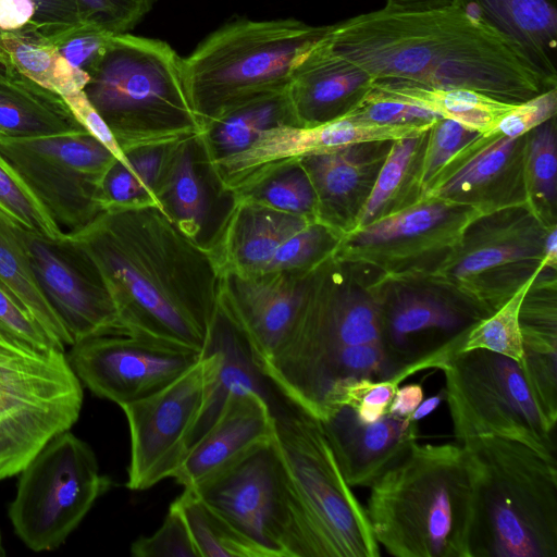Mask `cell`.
I'll return each mask as SVG.
<instances>
[{
    "instance_id": "cell-50",
    "label": "cell",
    "mask_w": 557,
    "mask_h": 557,
    "mask_svg": "<svg viewBox=\"0 0 557 557\" xmlns=\"http://www.w3.org/2000/svg\"><path fill=\"white\" fill-rule=\"evenodd\" d=\"M0 333L24 339L39 348L60 349L64 346L57 343L38 323L23 312L0 289Z\"/></svg>"
},
{
    "instance_id": "cell-13",
    "label": "cell",
    "mask_w": 557,
    "mask_h": 557,
    "mask_svg": "<svg viewBox=\"0 0 557 557\" xmlns=\"http://www.w3.org/2000/svg\"><path fill=\"white\" fill-rule=\"evenodd\" d=\"M111 486L91 447L70 431L53 437L20 472L8 510L16 535L34 552L59 547Z\"/></svg>"
},
{
    "instance_id": "cell-48",
    "label": "cell",
    "mask_w": 557,
    "mask_h": 557,
    "mask_svg": "<svg viewBox=\"0 0 557 557\" xmlns=\"http://www.w3.org/2000/svg\"><path fill=\"white\" fill-rule=\"evenodd\" d=\"M352 120L382 125L429 124L441 117L435 113L400 101L366 95L346 115Z\"/></svg>"
},
{
    "instance_id": "cell-49",
    "label": "cell",
    "mask_w": 557,
    "mask_h": 557,
    "mask_svg": "<svg viewBox=\"0 0 557 557\" xmlns=\"http://www.w3.org/2000/svg\"><path fill=\"white\" fill-rule=\"evenodd\" d=\"M557 113V88L545 91L505 114L487 134L519 137L546 122Z\"/></svg>"
},
{
    "instance_id": "cell-16",
    "label": "cell",
    "mask_w": 557,
    "mask_h": 557,
    "mask_svg": "<svg viewBox=\"0 0 557 557\" xmlns=\"http://www.w3.org/2000/svg\"><path fill=\"white\" fill-rule=\"evenodd\" d=\"M366 284L377 304L380 346L397 372L410 364L442 370L485 318L425 278Z\"/></svg>"
},
{
    "instance_id": "cell-7",
    "label": "cell",
    "mask_w": 557,
    "mask_h": 557,
    "mask_svg": "<svg viewBox=\"0 0 557 557\" xmlns=\"http://www.w3.org/2000/svg\"><path fill=\"white\" fill-rule=\"evenodd\" d=\"M296 18L230 22L183 59L188 97L202 129L227 110L287 89L299 58L326 32Z\"/></svg>"
},
{
    "instance_id": "cell-22",
    "label": "cell",
    "mask_w": 557,
    "mask_h": 557,
    "mask_svg": "<svg viewBox=\"0 0 557 557\" xmlns=\"http://www.w3.org/2000/svg\"><path fill=\"white\" fill-rule=\"evenodd\" d=\"M309 273L221 274L220 305L247 339L260 368L284 344L301 306Z\"/></svg>"
},
{
    "instance_id": "cell-6",
    "label": "cell",
    "mask_w": 557,
    "mask_h": 557,
    "mask_svg": "<svg viewBox=\"0 0 557 557\" xmlns=\"http://www.w3.org/2000/svg\"><path fill=\"white\" fill-rule=\"evenodd\" d=\"M332 256L308 274L301 306L284 344L261 367L286 397L318 418L338 352L380 338L374 295Z\"/></svg>"
},
{
    "instance_id": "cell-53",
    "label": "cell",
    "mask_w": 557,
    "mask_h": 557,
    "mask_svg": "<svg viewBox=\"0 0 557 557\" xmlns=\"http://www.w3.org/2000/svg\"><path fill=\"white\" fill-rule=\"evenodd\" d=\"M36 9L32 0H0V29L21 30L33 24Z\"/></svg>"
},
{
    "instance_id": "cell-10",
    "label": "cell",
    "mask_w": 557,
    "mask_h": 557,
    "mask_svg": "<svg viewBox=\"0 0 557 557\" xmlns=\"http://www.w3.org/2000/svg\"><path fill=\"white\" fill-rule=\"evenodd\" d=\"M548 227L528 205L483 213L422 278L486 318L543 269Z\"/></svg>"
},
{
    "instance_id": "cell-4",
    "label": "cell",
    "mask_w": 557,
    "mask_h": 557,
    "mask_svg": "<svg viewBox=\"0 0 557 557\" xmlns=\"http://www.w3.org/2000/svg\"><path fill=\"white\" fill-rule=\"evenodd\" d=\"M460 445L471 480L469 557H557V461L496 435Z\"/></svg>"
},
{
    "instance_id": "cell-57",
    "label": "cell",
    "mask_w": 557,
    "mask_h": 557,
    "mask_svg": "<svg viewBox=\"0 0 557 557\" xmlns=\"http://www.w3.org/2000/svg\"><path fill=\"white\" fill-rule=\"evenodd\" d=\"M444 399L445 391L442 389L438 394L422 400L409 419L419 423L420 420L432 413Z\"/></svg>"
},
{
    "instance_id": "cell-42",
    "label": "cell",
    "mask_w": 557,
    "mask_h": 557,
    "mask_svg": "<svg viewBox=\"0 0 557 557\" xmlns=\"http://www.w3.org/2000/svg\"><path fill=\"white\" fill-rule=\"evenodd\" d=\"M0 211L24 228L49 237L64 232L50 219L41 205L0 156Z\"/></svg>"
},
{
    "instance_id": "cell-25",
    "label": "cell",
    "mask_w": 557,
    "mask_h": 557,
    "mask_svg": "<svg viewBox=\"0 0 557 557\" xmlns=\"http://www.w3.org/2000/svg\"><path fill=\"white\" fill-rule=\"evenodd\" d=\"M338 467L351 486L370 487L417 442L418 422L386 413L362 423L348 407L331 408L321 419Z\"/></svg>"
},
{
    "instance_id": "cell-11",
    "label": "cell",
    "mask_w": 557,
    "mask_h": 557,
    "mask_svg": "<svg viewBox=\"0 0 557 557\" xmlns=\"http://www.w3.org/2000/svg\"><path fill=\"white\" fill-rule=\"evenodd\" d=\"M442 371L456 443L496 435L521 442L557 461L555 431L539 412L518 362L472 349L455 355Z\"/></svg>"
},
{
    "instance_id": "cell-5",
    "label": "cell",
    "mask_w": 557,
    "mask_h": 557,
    "mask_svg": "<svg viewBox=\"0 0 557 557\" xmlns=\"http://www.w3.org/2000/svg\"><path fill=\"white\" fill-rule=\"evenodd\" d=\"M88 75L83 90L124 154L202 133L188 97L183 58L165 41L112 35Z\"/></svg>"
},
{
    "instance_id": "cell-52",
    "label": "cell",
    "mask_w": 557,
    "mask_h": 557,
    "mask_svg": "<svg viewBox=\"0 0 557 557\" xmlns=\"http://www.w3.org/2000/svg\"><path fill=\"white\" fill-rule=\"evenodd\" d=\"M36 13L33 24L46 37L54 36L81 22L75 0H32Z\"/></svg>"
},
{
    "instance_id": "cell-33",
    "label": "cell",
    "mask_w": 557,
    "mask_h": 557,
    "mask_svg": "<svg viewBox=\"0 0 557 557\" xmlns=\"http://www.w3.org/2000/svg\"><path fill=\"white\" fill-rule=\"evenodd\" d=\"M0 289L57 343L74 342L47 301L35 275L23 226L0 211Z\"/></svg>"
},
{
    "instance_id": "cell-1",
    "label": "cell",
    "mask_w": 557,
    "mask_h": 557,
    "mask_svg": "<svg viewBox=\"0 0 557 557\" xmlns=\"http://www.w3.org/2000/svg\"><path fill=\"white\" fill-rule=\"evenodd\" d=\"M71 234L97 265L123 329L202 352L221 278L205 244L154 205L107 207Z\"/></svg>"
},
{
    "instance_id": "cell-54",
    "label": "cell",
    "mask_w": 557,
    "mask_h": 557,
    "mask_svg": "<svg viewBox=\"0 0 557 557\" xmlns=\"http://www.w3.org/2000/svg\"><path fill=\"white\" fill-rule=\"evenodd\" d=\"M423 387L419 383L399 385L387 407L386 413L409 419L423 400Z\"/></svg>"
},
{
    "instance_id": "cell-45",
    "label": "cell",
    "mask_w": 557,
    "mask_h": 557,
    "mask_svg": "<svg viewBox=\"0 0 557 557\" xmlns=\"http://www.w3.org/2000/svg\"><path fill=\"white\" fill-rule=\"evenodd\" d=\"M79 20L110 35L126 34L151 10L156 0H75Z\"/></svg>"
},
{
    "instance_id": "cell-44",
    "label": "cell",
    "mask_w": 557,
    "mask_h": 557,
    "mask_svg": "<svg viewBox=\"0 0 557 557\" xmlns=\"http://www.w3.org/2000/svg\"><path fill=\"white\" fill-rule=\"evenodd\" d=\"M135 557H200L188 527L172 503L162 525L149 536L138 537L131 546Z\"/></svg>"
},
{
    "instance_id": "cell-46",
    "label": "cell",
    "mask_w": 557,
    "mask_h": 557,
    "mask_svg": "<svg viewBox=\"0 0 557 557\" xmlns=\"http://www.w3.org/2000/svg\"><path fill=\"white\" fill-rule=\"evenodd\" d=\"M110 36L112 35L94 24L79 22L47 38L72 67L88 74L101 55Z\"/></svg>"
},
{
    "instance_id": "cell-35",
    "label": "cell",
    "mask_w": 557,
    "mask_h": 557,
    "mask_svg": "<svg viewBox=\"0 0 557 557\" xmlns=\"http://www.w3.org/2000/svg\"><path fill=\"white\" fill-rule=\"evenodd\" d=\"M0 63L63 96L83 90L89 81L72 67L34 24L24 29H0Z\"/></svg>"
},
{
    "instance_id": "cell-47",
    "label": "cell",
    "mask_w": 557,
    "mask_h": 557,
    "mask_svg": "<svg viewBox=\"0 0 557 557\" xmlns=\"http://www.w3.org/2000/svg\"><path fill=\"white\" fill-rule=\"evenodd\" d=\"M103 210L107 207H133L154 205L157 197L146 181L129 164L115 160L106 172L101 183ZM161 209V208H160Z\"/></svg>"
},
{
    "instance_id": "cell-9",
    "label": "cell",
    "mask_w": 557,
    "mask_h": 557,
    "mask_svg": "<svg viewBox=\"0 0 557 557\" xmlns=\"http://www.w3.org/2000/svg\"><path fill=\"white\" fill-rule=\"evenodd\" d=\"M83 398L63 350L0 333V481L20 474L53 437L70 431Z\"/></svg>"
},
{
    "instance_id": "cell-31",
    "label": "cell",
    "mask_w": 557,
    "mask_h": 557,
    "mask_svg": "<svg viewBox=\"0 0 557 557\" xmlns=\"http://www.w3.org/2000/svg\"><path fill=\"white\" fill-rule=\"evenodd\" d=\"M429 110L466 127L487 134L517 104L465 88H437L399 78L373 79L367 94Z\"/></svg>"
},
{
    "instance_id": "cell-27",
    "label": "cell",
    "mask_w": 557,
    "mask_h": 557,
    "mask_svg": "<svg viewBox=\"0 0 557 557\" xmlns=\"http://www.w3.org/2000/svg\"><path fill=\"white\" fill-rule=\"evenodd\" d=\"M203 350L215 352L216 366L189 437V448L214 422L226 399L234 393L258 394L273 416L289 403L290 399L262 371L247 339L220 301Z\"/></svg>"
},
{
    "instance_id": "cell-18",
    "label": "cell",
    "mask_w": 557,
    "mask_h": 557,
    "mask_svg": "<svg viewBox=\"0 0 557 557\" xmlns=\"http://www.w3.org/2000/svg\"><path fill=\"white\" fill-rule=\"evenodd\" d=\"M215 366V352L203 350L200 360L172 383L121 406L131 434L129 490H148L180 468Z\"/></svg>"
},
{
    "instance_id": "cell-38",
    "label": "cell",
    "mask_w": 557,
    "mask_h": 557,
    "mask_svg": "<svg viewBox=\"0 0 557 557\" xmlns=\"http://www.w3.org/2000/svg\"><path fill=\"white\" fill-rule=\"evenodd\" d=\"M523 351L557 355L556 270L542 269L527 290L519 310Z\"/></svg>"
},
{
    "instance_id": "cell-43",
    "label": "cell",
    "mask_w": 557,
    "mask_h": 557,
    "mask_svg": "<svg viewBox=\"0 0 557 557\" xmlns=\"http://www.w3.org/2000/svg\"><path fill=\"white\" fill-rule=\"evenodd\" d=\"M482 135L456 121L436 119L428 131L423 153L421 178L424 193L442 170Z\"/></svg>"
},
{
    "instance_id": "cell-55",
    "label": "cell",
    "mask_w": 557,
    "mask_h": 557,
    "mask_svg": "<svg viewBox=\"0 0 557 557\" xmlns=\"http://www.w3.org/2000/svg\"><path fill=\"white\" fill-rule=\"evenodd\" d=\"M455 0H386L384 11L393 13H423L451 8Z\"/></svg>"
},
{
    "instance_id": "cell-36",
    "label": "cell",
    "mask_w": 557,
    "mask_h": 557,
    "mask_svg": "<svg viewBox=\"0 0 557 557\" xmlns=\"http://www.w3.org/2000/svg\"><path fill=\"white\" fill-rule=\"evenodd\" d=\"M556 116L527 133V205L547 226L557 224Z\"/></svg>"
},
{
    "instance_id": "cell-34",
    "label": "cell",
    "mask_w": 557,
    "mask_h": 557,
    "mask_svg": "<svg viewBox=\"0 0 557 557\" xmlns=\"http://www.w3.org/2000/svg\"><path fill=\"white\" fill-rule=\"evenodd\" d=\"M428 131L392 141L356 228L397 213L423 197L421 175Z\"/></svg>"
},
{
    "instance_id": "cell-51",
    "label": "cell",
    "mask_w": 557,
    "mask_h": 557,
    "mask_svg": "<svg viewBox=\"0 0 557 557\" xmlns=\"http://www.w3.org/2000/svg\"><path fill=\"white\" fill-rule=\"evenodd\" d=\"M63 99L86 132L102 144L116 160L125 165H129L126 156L120 148L109 126L90 103L84 90H77L63 96Z\"/></svg>"
},
{
    "instance_id": "cell-40",
    "label": "cell",
    "mask_w": 557,
    "mask_h": 557,
    "mask_svg": "<svg viewBox=\"0 0 557 557\" xmlns=\"http://www.w3.org/2000/svg\"><path fill=\"white\" fill-rule=\"evenodd\" d=\"M533 280L518 289L494 313L472 326L466 336L461 351L485 349L520 363L523 358V346L519 326V310Z\"/></svg>"
},
{
    "instance_id": "cell-20",
    "label": "cell",
    "mask_w": 557,
    "mask_h": 557,
    "mask_svg": "<svg viewBox=\"0 0 557 557\" xmlns=\"http://www.w3.org/2000/svg\"><path fill=\"white\" fill-rule=\"evenodd\" d=\"M38 284L74 344L123 329L94 260L71 233L49 237L23 227Z\"/></svg>"
},
{
    "instance_id": "cell-58",
    "label": "cell",
    "mask_w": 557,
    "mask_h": 557,
    "mask_svg": "<svg viewBox=\"0 0 557 557\" xmlns=\"http://www.w3.org/2000/svg\"><path fill=\"white\" fill-rule=\"evenodd\" d=\"M5 556V552L2 545L1 533H0V557Z\"/></svg>"
},
{
    "instance_id": "cell-29",
    "label": "cell",
    "mask_w": 557,
    "mask_h": 557,
    "mask_svg": "<svg viewBox=\"0 0 557 557\" xmlns=\"http://www.w3.org/2000/svg\"><path fill=\"white\" fill-rule=\"evenodd\" d=\"M209 164L199 136L165 147L154 194L161 210L188 237L203 244L210 223Z\"/></svg>"
},
{
    "instance_id": "cell-28",
    "label": "cell",
    "mask_w": 557,
    "mask_h": 557,
    "mask_svg": "<svg viewBox=\"0 0 557 557\" xmlns=\"http://www.w3.org/2000/svg\"><path fill=\"white\" fill-rule=\"evenodd\" d=\"M454 7L499 34L541 73L557 81V0H455Z\"/></svg>"
},
{
    "instance_id": "cell-21",
    "label": "cell",
    "mask_w": 557,
    "mask_h": 557,
    "mask_svg": "<svg viewBox=\"0 0 557 557\" xmlns=\"http://www.w3.org/2000/svg\"><path fill=\"white\" fill-rule=\"evenodd\" d=\"M525 144L527 134H483L442 170L424 195L483 213L527 205Z\"/></svg>"
},
{
    "instance_id": "cell-8",
    "label": "cell",
    "mask_w": 557,
    "mask_h": 557,
    "mask_svg": "<svg viewBox=\"0 0 557 557\" xmlns=\"http://www.w3.org/2000/svg\"><path fill=\"white\" fill-rule=\"evenodd\" d=\"M273 417L305 557H379L366 509L346 482L320 418L293 400Z\"/></svg>"
},
{
    "instance_id": "cell-26",
    "label": "cell",
    "mask_w": 557,
    "mask_h": 557,
    "mask_svg": "<svg viewBox=\"0 0 557 557\" xmlns=\"http://www.w3.org/2000/svg\"><path fill=\"white\" fill-rule=\"evenodd\" d=\"M373 78L322 40L313 44L293 67L287 95L297 126L312 127L337 120L357 107Z\"/></svg>"
},
{
    "instance_id": "cell-56",
    "label": "cell",
    "mask_w": 557,
    "mask_h": 557,
    "mask_svg": "<svg viewBox=\"0 0 557 557\" xmlns=\"http://www.w3.org/2000/svg\"><path fill=\"white\" fill-rule=\"evenodd\" d=\"M557 224L548 227L544 242L542 268L557 270Z\"/></svg>"
},
{
    "instance_id": "cell-24",
    "label": "cell",
    "mask_w": 557,
    "mask_h": 557,
    "mask_svg": "<svg viewBox=\"0 0 557 557\" xmlns=\"http://www.w3.org/2000/svg\"><path fill=\"white\" fill-rule=\"evenodd\" d=\"M274 438V417L263 398L253 392L234 393L172 478L184 488H196Z\"/></svg>"
},
{
    "instance_id": "cell-37",
    "label": "cell",
    "mask_w": 557,
    "mask_h": 557,
    "mask_svg": "<svg viewBox=\"0 0 557 557\" xmlns=\"http://www.w3.org/2000/svg\"><path fill=\"white\" fill-rule=\"evenodd\" d=\"M182 513L200 557H265L214 512L193 488L173 502Z\"/></svg>"
},
{
    "instance_id": "cell-17",
    "label": "cell",
    "mask_w": 557,
    "mask_h": 557,
    "mask_svg": "<svg viewBox=\"0 0 557 557\" xmlns=\"http://www.w3.org/2000/svg\"><path fill=\"white\" fill-rule=\"evenodd\" d=\"M193 490L265 557H305L296 507L275 438Z\"/></svg>"
},
{
    "instance_id": "cell-41",
    "label": "cell",
    "mask_w": 557,
    "mask_h": 557,
    "mask_svg": "<svg viewBox=\"0 0 557 557\" xmlns=\"http://www.w3.org/2000/svg\"><path fill=\"white\" fill-rule=\"evenodd\" d=\"M408 376L398 371L384 380L347 377L336 382L327 392L321 418L333 407L350 408L362 423H373L383 418L398 386ZM320 418V419H321Z\"/></svg>"
},
{
    "instance_id": "cell-15",
    "label": "cell",
    "mask_w": 557,
    "mask_h": 557,
    "mask_svg": "<svg viewBox=\"0 0 557 557\" xmlns=\"http://www.w3.org/2000/svg\"><path fill=\"white\" fill-rule=\"evenodd\" d=\"M230 206L205 244L220 276L309 272L330 258L341 239L314 218L283 212L242 197Z\"/></svg>"
},
{
    "instance_id": "cell-30",
    "label": "cell",
    "mask_w": 557,
    "mask_h": 557,
    "mask_svg": "<svg viewBox=\"0 0 557 557\" xmlns=\"http://www.w3.org/2000/svg\"><path fill=\"white\" fill-rule=\"evenodd\" d=\"M87 133L63 97L0 63V137Z\"/></svg>"
},
{
    "instance_id": "cell-23",
    "label": "cell",
    "mask_w": 557,
    "mask_h": 557,
    "mask_svg": "<svg viewBox=\"0 0 557 557\" xmlns=\"http://www.w3.org/2000/svg\"><path fill=\"white\" fill-rule=\"evenodd\" d=\"M393 140L342 146L301 158L317 199V220L341 238L356 228Z\"/></svg>"
},
{
    "instance_id": "cell-19",
    "label": "cell",
    "mask_w": 557,
    "mask_h": 557,
    "mask_svg": "<svg viewBox=\"0 0 557 557\" xmlns=\"http://www.w3.org/2000/svg\"><path fill=\"white\" fill-rule=\"evenodd\" d=\"M201 356L196 349L121 329L75 343L67 359L82 384L121 407L165 387Z\"/></svg>"
},
{
    "instance_id": "cell-32",
    "label": "cell",
    "mask_w": 557,
    "mask_h": 557,
    "mask_svg": "<svg viewBox=\"0 0 557 557\" xmlns=\"http://www.w3.org/2000/svg\"><path fill=\"white\" fill-rule=\"evenodd\" d=\"M296 125L287 89L238 104L205 125L199 135L208 164L240 153L267 129Z\"/></svg>"
},
{
    "instance_id": "cell-12",
    "label": "cell",
    "mask_w": 557,
    "mask_h": 557,
    "mask_svg": "<svg viewBox=\"0 0 557 557\" xmlns=\"http://www.w3.org/2000/svg\"><path fill=\"white\" fill-rule=\"evenodd\" d=\"M482 211L433 196L344 235L333 259L368 284L422 278Z\"/></svg>"
},
{
    "instance_id": "cell-3",
    "label": "cell",
    "mask_w": 557,
    "mask_h": 557,
    "mask_svg": "<svg viewBox=\"0 0 557 557\" xmlns=\"http://www.w3.org/2000/svg\"><path fill=\"white\" fill-rule=\"evenodd\" d=\"M366 513L397 557H469L471 480L458 443L418 444L370 487Z\"/></svg>"
},
{
    "instance_id": "cell-14",
    "label": "cell",
    "mask_w": 557,
    "mask_h": 557,
    "mask_svg": "<svg viewBox=\"0 0 557 557\" xmlns=\"http://www.w3.org/2000/svg\"><path fill=\"white\" fill-rule=\"evenodd\" d=\"M0 156L62 231H79L103 211L101 183L116 158L88 133L0 137Z\"/></svg>"
},
{
    "instance_id": "cell-2",
    "label": "cell",
    "mask_w": 557,
    "mask_h": 557,
    "mask_svg": "<svg viewBox=\"0 0 557 557\" xmlns=\"http://www.w3.org/2000/svg\"><path fill=\"white\" fill-rule=\"evenodd\" d=\"M322 40L373 79L471 89L511 104L557 88L512 44L454 5L423 13L381 9L329 25Z\"/></svg>"
},
{
    "instance_id": "cell-39",
    "label": "cell",
    "mask_w": 557,
    "mask_h": 557,
    "mask_svg": "<svg viewBox=\"0 0 557 557\" xmlns=\"http://www.w3.org/2000/svg\"><path fill=\"white\" fill-rule=\"evenodd\" d=\"M231 197H242L271 209L317 219L315 194L298 161L278 169L249 189Z\"/></svg>"
}]
</instances>
